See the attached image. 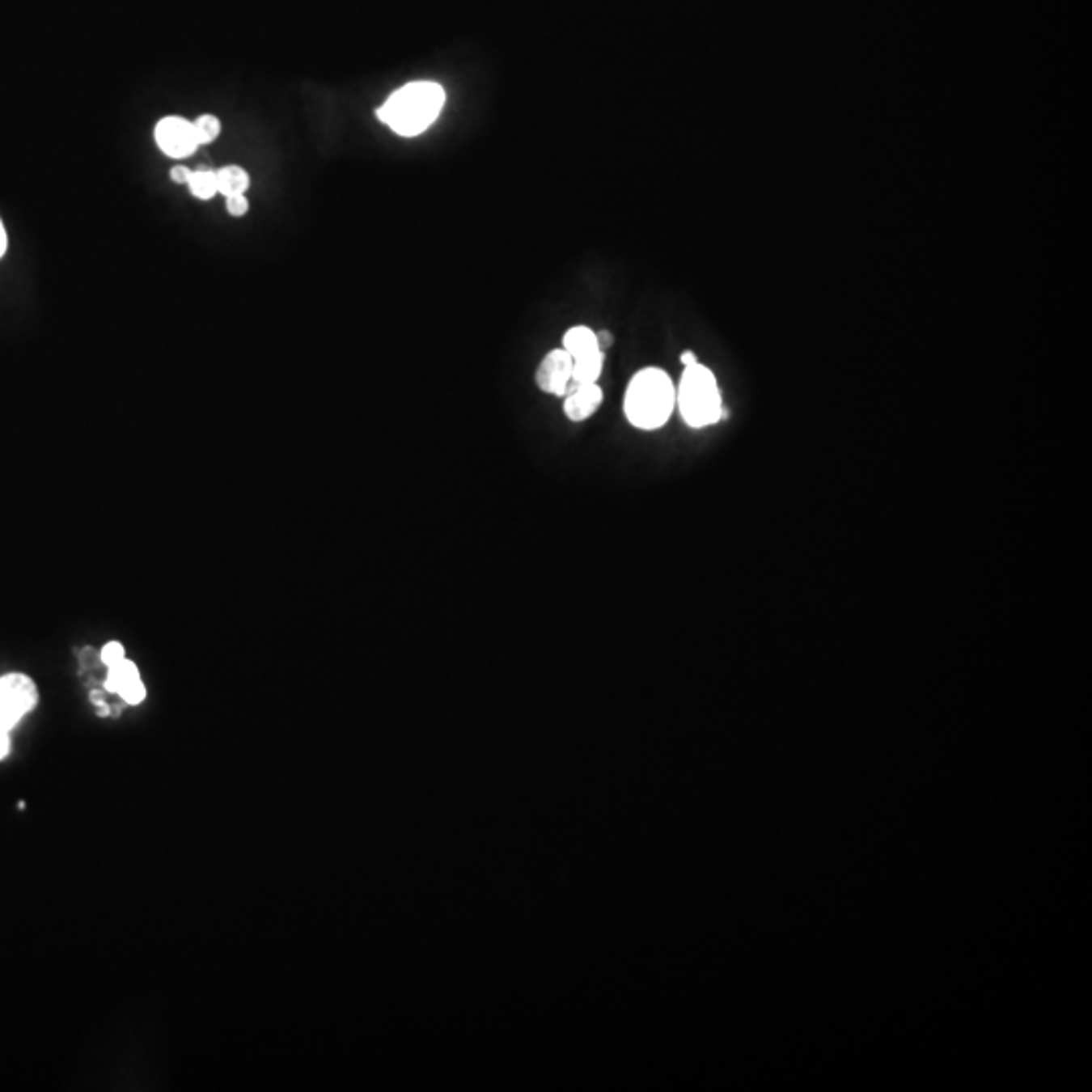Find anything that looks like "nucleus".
Returning a JSON list of instances; mask_svg holds the SVG:
<instances>
[{
    "instance_id": "obj_9",
    "label": "nucleus",
    "mask_w": 1092,
    "mask_h": 1092,
    "mask_svg": "<svg viewBox=\"0 0 1092 1092\" xmlns=\"http://www.w3.org/2000/svg\"><path fill=\"white\" fill-rule=\"evenodd\" d=\"M562 348L569 352L573 360L601 350L597 342V332L586 326H574L566 330V334L562 336Z\"/></svg>"
},
{
    "instance_id": "obj_13",
    "label": "nucleus",
    "mask_w": 1092,
    "mask_h": 1092,
    "mask_svg": "<svg viewBox=\"0 0 1092 1092\" xmlns=\"http://www.w3.org/2000/svg\"><path fill=\"white\" fill-rule=\"evenodd\" d=\"M193 124L194 132H197L198 144H210V142L217 140L218 133H221V121H218V117L210 116V113L197 117Z\"/></svg>"
},
{
    "instance_id": "obj_19",
    "label": "nucleus",
    "mask_w": 1092,
    "mask_h": 1092,
    "mask_svg": "<svg viewBox=\"0 0 1092 1092\" xmlns=\"http://www.w3.org/2000/svg\"><path fill=\"white\" fill-rule=\"evenodd\" d=\"M679 360H682L684 366H690V364H696V362H698V360H696V354H694V352H690V350L684 352L682 358H679Z\"/></svg>"
},
{
    "instance_id": "obj_20",
    "label": "nucleus",
    "mask_w": 1092,
    "mask_h": 1092,
    "mask_svg": "<svg viewBox=\"0 0 1092 1092\" xmlns=\"http://www.w3.org/2000/svg\"><path fill=\"white\" fill-rule=\"evenodd\" d=\"M6 243H8L6 241V231H4L2 222H0V257H2L4 251H6Z\"/></svg>"
},
{
    "instance_id": "obj_1",
    "label": "nucleus",
    "mask_w": 1092,
    "mask_h": 1092,
    "mask_svg": "<svg viewBox=\"0 0 1092 1092\" xmlns=\"http://www.w3.org/2000/svg\"><path fill=\"white\" fill-rule=\"evenodd\" d=\"M445 104V91L433 81H413L396 89L379 109L376 116L395 133L413 138L423 133L439 117Z\"/></svg>"
},
{
    "instance_id": "obj_10",
    "label": "nucleus",
    "mask_w": 1092,
    "mask_h": 1092,
    "mask_svg": "<svg viewBox=\"0 0 1092 1092\" xmlns=\"http://www.w3.org/2000/svg\"><path fill=\"white\" fill-rule=\"evenodd\" d=\"M603 360H605V352H603V350L593 352V354L581 356V358H574L573 360V379H570L569 387L597 383L599 376H601V370H603ZM566 391H569V388H566Z\"/></svg>"
},
{
    "instance_id": "obj_8",
    "label": "nucleus",
    "mask_w": 1092,
    "mask_h": 1092,
    "mask_svg": "<svg viewBox=\"0 0 1092 1092\" xmlns=\"http://www.w3.org/2000/svg\"><path fill=\"white\" fill-rule=\"evenodd\" d=\"M601 403L603 391L597 383L569 387L565 395V415L574 423H578V421L589 419L601 407Z\"/></svg>"
},
{
    "instance_id": "obj_14",
    "label": "nucleus",
    "mask_w": 1092,
    "mask_h": 1092,
    "mask_svg": "<svg viewBox=\"0 0 1092 1092\" xmlns=\"http://www.w3.org/2000/svg\"><path fill=\"white\" fill-rule=\"evenodd\" d=\"M247 210H249V201L245 198V194H233V197H226V213L231 217H245Z\"/></svg>"
},
{
    "instance_id": "obj_3",
    "label": "nucleus",
    "mask_w": 1092,
    "mask_h": 1092,
    "mask_svg": "<svg viewBox=\"0 0 1092 1092\" xmlns=\"http://www.w3.org/2000/svg\"><path fill=\"white\" fill-rule=\"evenodd\" d=\"M675 404L690 427H706L726 415L714 375L700 362L690 364L684 370L675 391Z\"/></svg>"
},
{
    "instance_id": "obj_18",
    "label": "nucleus",
    "mask_w": 1092,
    "mask_h": 1092,
    "mask_svg": "<svg viewBox=\"0 0 1092 1092\" xmlns=\"http://www.w3.org/2000/svg\"><path fill=\"white\" fill-rule=\"evenodd\" d=\"M597 342H599V348H601V350L605 352V348H609L611 344H613V336H611L607 330L597 332Z\"/></svg>"
},
{
    "instance_id": "obj_16",
    "label": "nucleus",
    "mask_w": 1092,
    "mask_h": 1092,
    "mask_svg": "<svg viewBox=\"0 0 1092 1092\" xmlns=\"http://www.w3.org/2000/svg\"><path fill=\"white\" fill-rule=\"evenodd\" d=\"M190 176H193V170L186 168V166H174V168L170 170V178H172V182H176V184L188 186Z\"/></svg>"
},
{
    "instance_id": "obj_4",
    "label": "nucleus",
    "mask_w": 1092,
    "mask_h": 1092,
    "mask_svg": "<svg viewBox=\"0 0 1092 1092\" xmlns=\"http://www.w3.org/2000/svg\"><path fill=\"white\" fill-rule=\"evenodd\" d=\"M36 704V688L24 674H6L0 678V724L15 726Z\"/></svg>"
},
{
    "instance_id": "obj_17",
    "label": "nucleus",
    "mask_w": 1092,
    "mask_h": 1092,
    "mask_svg": "<svg viewBox=\"0 0 1092 1092\" xmlns=\"http://www.w3.org/2000/svg\"><path fill=\"white\" fill-rule=\"evenodd\" d=\"M11 752V728L0 724V760Z\"/></svg>"
},
{
    "instance_id": "obj_2",
    "label": "nucleus",
    "mask_w": 1092,
    "mask_h": 1092,
    "mask_svg": "<svg viewBox=\"0 0 1092 1092\" xmlns=\"http://www.w3.org/2000/svg\"><path fill=\"white\" fill-rule=\"evenodd\" d=\"M675 407V387L662 368H643L627 384L623 411L633 427L659 429Z\"/></svg>"
},
{
    "instance_id": "obj_6",
    "label": "nucleus",
    "mask_w": 1092,
    "mask_h": 1092,
    "mask_svg": "<svg viewBox=\"0 0 1092 1092\" xmlns=\"http://www.w3.org/2000/svg\"><path fill=\"white\" fill-rule=\"evenodd\" d=\"M570 379H573V358L565 348L550 350L538 364L536 384L548 395L565 396Z\"/></svg>"
},
{
    "instance_id": "obj_7",
    "label": "nucleus",
    "mask_w": 1092,
    "mask_h": 1092,
    "mask_svg": "<svg viewBox=\"0 0 1092 1092\" xmlns=\"http://www.w3.org/2000/svg\"><path fill=\"white\" fill-rule=\"evenodd\" d=\"M105 688H108L109 692L120 694L128 704H140L142 700L146 698V688L144 684H142L140 674H138V667L125 658L121 659V662L109 666Z\"/></svg>"
},
{
    "instance_id": "obj_5",
    "label": "nucleus",
    "mask_w": 1092,
    "mask_h": 1092,
    "mask_svg": "<svg viewBox=\"0 0 1092 1092\" xmlns=\"http://www.w3.org/2000/svg\"><path fill=\"white\" fill-rule=\"evenodd\" d=\"M154 138H156L158 148H160L166 156L172 158L190 156V154L201 146L197 140V132H194L193 121L178 116L162 117V120L158 121L156 129H154Z\"/></svg>"
},
{
    "instance_id": "obj_11",
    "label": "nucleus",
    "mask_w": 1092,
    "mask_h": 1092,
    "mask_svg": "<svg viewBox=\"0 0 1092 1092\" xmlns=\"http://www.w3.org/2000/svg\"><path fill=\"white\" fill-rule=\"evenodd\" d=\"M217 182L218 193L225 194V197H233V194H245V190L251 184V178L247 170H243L241 166H225V168L217 172Z\"/></svg>"
},
{
    "instance_id": "obj_12",
    "label": "nucleus",
    "mask_w": 1092,
    "mask_h": 1092,
    "mask_svg": "<svg viewBox=\"0 0 1092 1092\" xmlns=\"http://www.w3.org/2000/svg\"><path fill=\"white\" fill-rule=\"evenodd\" d=\"M190 193L201 201H209L218 193L217 172L214 170H193V176L188 180Z\"/></svg>"
},
{
    "instance_id": "obj_15",
    "label": "nucleus",
    "mask_w": 1092,
    "mask_h": 1092,
    "mask_svg": "<svg viewBox=\"0 0 1092 1092\" xmlns=\"http://www.w3.org/2000/svg\"><path fill=\"white\" fill-rule=\"evenodd\" d=\"M124 658H125V651H124V647H121V643H117V641L108 643V645L101 650V659H104V663L108 667L113 666V663L121 662Z\"/></svg>"
}]
</instances>
